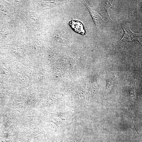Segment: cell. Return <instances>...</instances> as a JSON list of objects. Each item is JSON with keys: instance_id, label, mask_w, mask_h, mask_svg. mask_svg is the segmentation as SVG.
I'll list each match as a JSON object with an SVG mask.
<instances>
[{"instance_id": "cell-1", "label": "cell", "mask_w": 142, "mask_h": 142, "mask_svg": "<svg viewBox=\"0 0 142 142\" xmlns=\"http://www.w3.org/2000/svg\"><path fill=\"white\" fill-rule=\"evenodd\" d=\"M34 117L22 114L18 131L16 135L17 142H28L33 139L51 133L40 129L34 122Z\"/></svg>"}, {"instance_id": "cell-2", "label": "cell", "mask_w": 142, "mask_h": 142, "mask_svg": "<svg viewBox=\"0 0 142 142\" xmlns=\"http://www.w3.org/2000/svg\"><path fill=\"white\" fill-rule=\"evenodd\" d=\"M81 112L78 110L72 109L64 112L36 114L33 116L37 117L40 120L47 122L53 123L56 125L58 130L65 126L72 117Z\"/></svg>"}, {"instance_id": "cell-3", "label": "cell", "mask_w": 142, "mask_h": 142, "mask_svg": "<svg viewBox=\"0 0 142 142\" xmlns=\"http://www.w3.org/2000/svg\"><path fill=\"white\" fill-rule=\"evenodd\" d=\"M134 67L131 68L129 75V85L127 93V107L133 125L135 127L132 118V111L137 108L138 106L137 91L135 85Z\"/></svg>"}, {"instance_id": "cell-4", "label": "cell", "mask_w": 142, "mask_h": 142, "mask_svg": "<svg viewBox=\"0 0 142 142\" xmlns=\"http://www.w3.org/2000/svg\"><path fill=\"white\" fill-rule=\"evenodd\" d=\"M123 30L124 35L122 38L118 42H112L113 52L114 53L116 52L117 46L121 42L123 41L131 42L136 41L140 43L138 40L141 34H135L132 33L128 28L125 27H122Z\"/></svg>"}, {"instance_id": "cell-5", "label": "cell", "mask_w": 142, "mask_h": 142, "mask_svg": "<svg viewBox=\"0 0 142 142\" xmlns=\"http://www.w3.org/2000/svg\"><path fill=\"white\" fill-rule=\"evenodd\" d=\"M116 78V75H113L109 77L107 80L105 90L101 101L102 110H103L107 103L110 93L114 87Z\"/></svg>"}, {"instance_id": "cell-6", "label": "cell", "mask_w": 142, "mask_h": 142, "mask_svg": "<svg viewBox=\"0 0 142 142\" xmlns=\"http://www.w3.org/2000/svg\"><path fill=\"white\" fill-rule=\"evenodd\" d=\"M85 134V131L80 126L79 121L76 116L73 133L70 137L66 138L65 140L67 142H80Z\"/></svg>"}, {"instance_id": "cell-7", "label": "cell", "mask_w": 142, "mask_h": 142, "mask_svg": "<svg viewBox=\"0 0 142 142\" xmlns=\"http://www.w3.org/2000/svg\"><path fill=\"white\" fill-rule=\"evenodd\" d=\"M81 2L87 9L95 25L97 31L102 29L104 26V20L93 9L89 7L85 1H82Z\"/></svg>"}, {"instance_id": "cell-8", "label": "cell", "mask_w": 142, "mask_h": 142, "mask_svg": "<svg viewBox=\"0 0 142 142\" xmlns=\"http://www.w3.org/2000/svg\"><path fill=\"white\" fill-rule=\"evenodd\" d=\"M92 85L89 92V98L90 100H94L97 99L98 93L100 85L98 83L97 77L93 79Z\"/></svg>"}, {"instance_id": "cell-9", "label": "cell", "mask_w": 142, "mask_h": 142, "mask_svg": "<svg viewBox=\"0 0 142 142\" xmlns=\"http://www.w3.org/2000/svg\"><path fill=\"white\" fill-rule=\"evenodd\" d=\"M69 24L76 32L83 35L85 34V31L84 26L80 21L76 20H72L69 22Z\"/></svg>"}, {"instance_id": "cell-10", "label": "cell", "mask_w": 142, "mask_h": 142, "mask_svg": "<svg viewBox=\"0 0 142 142\" xmlns=\"http://www.w3.org/2000/svg\"><path fill=\"white\" fill-rule=\"evenodd\" d=\"M112 1H105L103 2V3H101L99 9L100 11H103L106 13L108 14V11L111 6L113 2Z\"/></svg>"}, {"instance_id": "cell-11", "label": "cell", "mask_w": 142, "mask_h": 142, "mask_svg": "<svg viewBox=\"0 0 142 142\" xmlns=\"http://www.w3.org/2000/svg\"><path fill=\"white\" fill-rule=\"evenodd\" d=\"M15 135L4 134L3 136L0 137V142H11V139Z\"/></svg>"}, {"instance_id": "cell-12", "label": "cell", "mask_w": 142, "mask_h": 142, "mask_svg": "<svg viewBox=\"0 0 142 142\" xmlns=\"http://www.w3.org/2000/svg\"><path fill=\"white\" fill-rule=\"evenodd\" d=\"M56 139V137L53 135L50 138V139L46 142H54Z\"/></svg>"}, {"instance_id": "cell-13", "label": "cell", "mask_w": 142, "mask_h": 142, "mask_svg": "<svg viewBox=\"0 0 142 142\" xmlns=\"http://www.w3.org/2000/svg\"><path fill=\"white\" fill-rule=\"evenodd\" d=\"M65 141L63 140L61 142H64Z\"/></svg>"}]
</instances>
